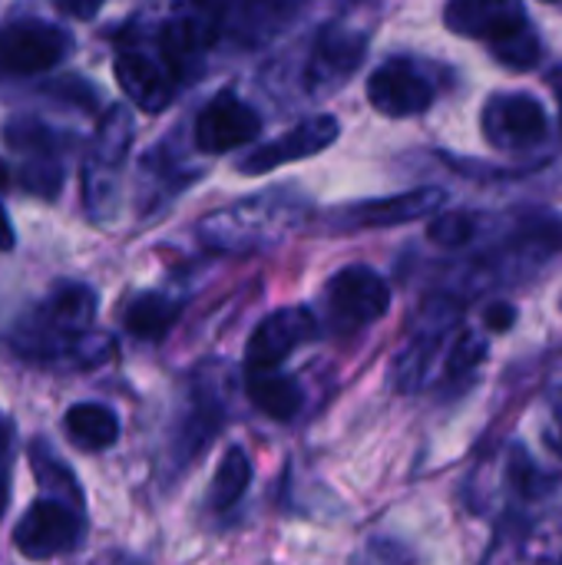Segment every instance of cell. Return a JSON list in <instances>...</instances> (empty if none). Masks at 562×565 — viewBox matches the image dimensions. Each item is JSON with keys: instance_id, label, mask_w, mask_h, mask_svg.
Returning <instances> with one entry per match:
<instances>
[{"instance_id": "obj_1", "label": "cell", "mask_w": 562, "mask_h": 565, "mask_svg": "<svg viewBox=\"0 0 562 565\" xmlns=\"http://www.w3.org/2000/svg\"><path fill=\"white\" fill-rule=\"evenodd\" d=\"M96 308L99 301L89 285L63 281L36 311L13 324L7 344L17 358L60 374L96 371L116 354L113 334L93 331Z\"/></svg>"}, {"instance_id": "obj_2", "label": "cell", "mask_w": 562, "mask_h": 565, "mask_svg": "<svg viewBox=\"0 0 562 565\" xmlns=\"http://www.w3.org/2000/svg\"><path fill=\"white\" fill-rule=\"evenodd\" d=\"M311 215V199L295 185L262 189L242 202H232L205 215L195 228L199 242L219 255H252L275 248L298 232Z\"/></svg>"}, {"instance_id": "obj_3", "label": "cell", "mask_w": 562, "mask_h": 565, "mask_svg": "<svg viewBox=\"0 0 562 565\" xmlns=\"http://www.w3.org/2000/svg\"><path fill=\"white\" fill-rule=\"evenodd\" d=\"M232 417V367L225 361H205L199 364L176 401L166 447H162V473L166 480H179L185 470H192L205 450L215 444V437L225 430Z\"/></svg>"}, {"instance_id": "obj_4", "label": "cell", "mask_w": 562, "mask_h": 565, "mask_svg": "<svg viewBox=\"0 0 562 565\" xmlns=\"http://www.w3.org/2000/svg\"><path fill=\"white\" fill-rule=\"evenodd\" d=\"M562 490V473L533 460L523 444H507L497 460H480L467 477L464 500L477 516H494L497 526L510 520L540 516Z\"/></svg>"}, {"instance_id": "obj_5", "label": "cell", "mask_w": 562, "mask_h": 565, "mask_svg": "<svg viewBox=\"0 0 562 565\" xmlns=\"http://www.w3.org/2000/svg\"><path fill=\"white\" fill-rule=\"evenodd\" d=\"M556 255H562L560 212H553V209H520L507 222L503 238L490 252H484L480 258H474L464 268L460 288H454L450 295H457L464 301L467 295H477V291L527 281L530 275H537Z\"/></svg>"}, {"instance_id": "obj_6", "label": "cell", "mask_w": 562, "mask_h": 565, "mask_svg": "<svg viewBox=\"0 0 562 565\" xmlns=\"http://www.w3.org/2000/svg\"><path fill=\"white\" fill-rule=\"evenodd\" d=\"M444 23L457 36L490 43L494 56L510 70H533L540 63V36L523 0H447Z\"/></svg>"}, {"instance_id": "obj_7", "label": "cell", "mask_w": 562, "mask_h": 565, "mask_svg": "<svg viewBox=\"0 0 562 565\" xmlns=\"http://www.w3.org/2000/svg\"><path fill=\"white\" fill-rule=\"evenodd\" d=\"M460 318H464V301L450 291L431 295L421 305V311L414 315L411 334L394 354L391 371H388V381L397 394H421L434 384V374H441V364L454 334L464 328Z\"/></svg>"}, {"instance_id": "obj_8", "label": "cell", "mask_w": 562, "mask_h": 565, "mask_svg": "<svg viewBox=\"0 0 562 565\" xmlns=\"http://www.w3.org/2000/svg\"><path fill=\"white\" fill-rule=\"evenodd\" d=\"M132 146V116L126 106H113L96 132L93 152L83 166V205L99 225L116 218L119 209V172Z\"/></svg>"}, {"instance_id": "obj_9", "label": "cell", "mask_w": 562, "mask_h": 565, "mask_svg": "<svg viewBox=\"0 0 562 565\" xmlns=\"http://www.w3.org/2000/svg\"><path fill=\"white\" fill-rule=\"evenodd\" d=\"M325 324L338 334H354L378 324L391 311V285L371 265H348L335 271L321 291Z\"/></svg>"}, {"instance_id": "obj_10", "label": "cell", "mask_w": 562, "mask_h": 565, "mask_svg": "<svg viewBox=\"0 0 562 565\" xmlns=\"http://www.w3.org/2000/svg\"><path fill=\"white\" fill-rule=\"evenodd\" d=\"M83 533H86V507L40 497L20 516L13 530V546L23 559L46 563V559L73 553Z\"/></svg>"}, {"instance_id": "obj_11", "label": "cell", "mask_w": 562, "mask_h": 565, "mask_svg": "<svg viewBox=\"0 0 562 565\" xmlns=\"http://www.w3.org/2000/svg\"><path fill=\"white\" fill-rule=\"evenodd\" d=\"M447 202L444 189L421 185L401 195H384V199H368L354 205H341L325 218V228L335 235L348 232H364V228H394V225H411L427 215H437L441 205Z\"/></svg>"}, {"instance_id": "obj_12", "label": "cell", "mask_w": 562, "mask_h": 565, "mask_svg": "<svg viewBox=\"0 0 562 565\" xmlns=\"http://www.w3.org/2000/svg\"><path fill=\"white\" fill-rule=\"evenodd\" d=\"M368 56V33L348 23H328L305 63V89L311 99H328L338 93L364 63Z\"/></svg>"}, {"instance_id": "obj_13", "label": "cell", "mask_w": 562, "mask_h": 565, "mask_svg": "<svg viewBox=\"0 0 562 565\" xmlns=\"http://www.w3.org/2000/svg\"><path fill=\"white\" fill-rule=\"evenodd\" d=\"M480 129L494 149L527 152L547 139L550 116L543 103L530 93H494L480 113Z\"/></svg>"}, {"instance_id": "obj_14", "label": "cell", "mask_w": 562, "mask_h": 565, "mask_svg": "<svg viewBox=\"0 0 562 565\" xmlns=\"http://www.w3.org/2000/svg\"><path fill=\"white\" fill-rule=\"evenodd\" d=\"M434 96H437V83L427 73V66L407 56H391L381 66H374V73L368 76L371 106L394 119L427 113Z\"/></svg>"}, {"instance_id": "obj_15", "label": "cell", "mask_w": 562, "mask_h": 565, "mask_svg": "<svg viewBox=\"0 0 562 565\" xmlns=\"http://www.w3.org/2000/svg\"><path fill=\"white\" fill-rule=\"evenodd\" d=\"M318 334H321V324L311 315V308H301V305L278 308V311L265 315L255 324V331L248 334L245 371H275L288 361V354L311 344Z\"/></svg>"}, {"instance_id": "obj_16", "label": "cell", "mask_w": 562, "mask_h": 565, "mask_svg": "<svg viewBox=\"0 0 562 565\" xmlns=\"http://www.w3.org/2000/svg\"><path fill=\"white\" fill-rule=\"evenodd\" d=\"M480 565H562V516L500 523Z\"/></svg>"}, {"instance_id": "obj_17", "label": "cell", "mask_w": 562, "mask_h": 565, "mask_svg": "<svg viewBox=\"0 0 562 565\" xmlns=\"http://www.w3.org/2000/svg\"><path fill=\"white\" fill-rule=\"evenodd\" d=\"M338 119L321 113V116H311V119H301L298 126H291L288 132L255 146L248 156L238 159V172L242 175H265L278 166H288V162H298V159H311L318 152H325L328 146H335L338 139Z\"/></svg>"}, {"instance_id": "obj_18", "label": "cell", "mask_w": 562, "mask_h": 565, "mask_svg": "<svg viewBox=\"0 0 562 565\" xmlns=\"http://www.w3.org/2000/svg\"><path fill=\"white\" fill-rule=\"evenodd\" d=\"M262 132V116L232 89L215 93L195 116V149L205 156L232 152Z\"/></svg>"}, {"instance_id": "obj_19", "label": "cell", "mask_w": 562, "mask_h": 565, "mask_svg": "<svg viewBox=\"0 0 562 565\" xmlns=\"http://www.w3.org/2000/svg\"><path fill=\"white\" fill-rule=\"evenodd\" d=\"M70 46V33L53 23L13 20L0 30V66L10 73H43L53 70Z\"/></svg>"}, {"instance_id": "obj_20", "label": "cell", "mask_w": 562, "mask_h": 565, "mask_svg": "<svg viewBox=\"0 0 562 565\" xmlns=\"http://www.w3.org/2000/svg\"><path fill=\"white\" fill-rule=\"evenodd\" d=\"M123 93L146 113H162L179 89V76L169 60H156L142 50H123L113 63Z\"/></svg>"}, {"instance_id": "obj_21", "label": "cell", "mask_w": 562, "mask_h": 565, "mask_svg": "<svg viewBox=\"0 0 562 565\" xmlns=\"http://www.w3.org/2000/svg\"><path fill=\"white\" fill-rule=\"evenodd\" d=\"M219 30H222V20L212 3H205V0L182 3L162 26V53H166L169 66L179 73V66L202 56L219 40Z\"/></svg>"}, {"instance_id": "obj_22", "label": "cell", "mask_w": 562, "mask_h": 565, "mask_svg": "<svg viewBox=\"0 0 562 565\" xmlns=\"http://www.w3.org/2000/svg\"><path fill=\"white\" fill-rule=\"evenodd\" d=\"M245 397L258 414H265L275 424L295 420L301 414V407H305L301 384L291 374H285L282 367H275V371H245Z\"/></svg>"}, {"instance_id": "obj_23", "label": "cell", "mask_w": 562, "mask_h": 565, "mask_svg": "<svg viewBox=\"0 0 562 565\" xmlns=\"http://www.w3.org/2000/svg\"><path fill=\"white\" fill-rule=\"evenodd\" d=\"M185 301L169 291H139L123 308V328L139 341H162L179 321Z\"/></svg>"}, {"instance_id": "obj_24", "label": "cell", "mask_w": 562, "mask_h": 565, "mask_svg": "<svg viewBox=\"0 0 562 565\" xmlns=\"http://www.w3.org/2000/svg\"><path fill=\"white\" fill-rule=\"evenodd\" d=\"M63 430H66V437H70L79 450H86V454H103V450H109V447L119 440V417H116V411L106 407V404H89V401H83V404H73V407L63 414Z\"/></svg>"}, {"instance_id": "obj_25", "label": "cell", "mask_w": 562, "mask_h": 565, "mask_svg": "<svg viewBox=\"0 0 562 565\" xmlns=\"http://www.w3.org/2000/svg\"><path fill=\"white\" fill-rule=\"evenodd\" d=\"M252 477H255V470H252V460H248L245 447H229V450H225V457H222V460H219V467H215L212 483H209L205 510H209L212 516H225V513H232V510L242 503V497L248 493Z\"/></svg>"}, {"instance_id": "obj_26", "label": "cell", "mask_w": 562, "mask_h": 565, "mask_svg": "<svg viewBox=\"0 0 562 565\" xmlns=\"http://www.w3.org/2000/svg\"><path fill=\"white\" fill-rule=\"evenodd\" d=\"M30 470H33V477L40 483V497H53V500H66V503H76V507H86L76 473L63 463V457L53 450L50 440L36 437L30 444Z\"/></svg>"}, {"instance_id": "obj_27", "label": "cell", "mask_w": 562, "mask_h": 565, "mask_svg": "<svg viewBox=\"0 0 562 565\" xmlns=\"http://www.w3.org/2000/svg\"><path fill=\"white\" fill-rule=\"evenodd\" d=\"M487 354H490V341H487V334L484 331H477V328H460L457 334H454V341H450V348H447V354H444V364H441V374H437V384L441 387H454V384H467L480 367H484V361H487Z\"/></svg>"}, {"instance_id": "obj_28", "label": "cell", "mask_w": 562, "mask_h": 565, "mask_svg": "<svg viewBox=\"0 0 562 565\" xmlns=\"http://www.w3.org/2000/svg\"><path fill=\"white\" fill-rule=\"evenodd\" d=\"M480 232H484V218L474 212H437L427 225V238L447 252L474 245Z\"/></svg>"}, {"instance_id": "obj_29", "label": "cell", "mask_w": 562, "mask_h": 565, "mask_svg": "<svg viewBox=\"0 0 562 565\" xmlns=\"http://www.w3.org/2000/svg\"><path fill=\"white\" fill-rule=\"evenodd\" d=\"M348 565H417V553L407 540L401 536H388V533H374L368 536Z\"/></svg>"}, {"instance_id": "obj_30", "label": "cell", "mask_w": 562, "mask_h": 565, "mask_svg": "<svg viewBox=\"0 0 562 565\" xmlns=\"http://www.w3.org/2000/svg\"><path fill=\"white\" fill-rule=\"evenodd\" d=\"M7 142L26 156H56L60 142H56V132L50 126H43L40 119H17L7 126Z\"/></svg>"}, {"instance_id": "obj_31", "label": "cell", "mask_w": 562, "mask_h": 565, "mask_svg": "<svg viewBox=\"0 0 562 565\" xmlns=\"http://www.w3.org/2000/svg\"><path fill=\"white\" fill-rule=\"evenodd\" d=\"M20 185L40 199H56L63 185V166L56 156H30L26 166L20 169Z\"/></svg>"}, {"instance_id": "obj_32", "label": "cell", "mask_w": 562, "mask_h": 565, "mask_svg": "<svg viewBox=\"0 0 562 565\" xmlns=\"http://www.w3.org/2000/svg\"><path fill=\"white\" fill-rule=\"evenodd\" d=\"M543 440H547V447H550L556 457H562V384L560 387H553V391H550V397H547Z\"/></svg>"}, {"instance_id": "obj_33", "label": "cell", "mask_w": 562, "mask_h": 565, "mask_svg": "<svg viewBox=\"0 0 562 565\" xmlns=\"http://www.w3.org/2000/svg\"><path fill=\"white\" fill-rule=\"evenodd\" d=\"M513 324H517V308H513L510 301H490V305L484 308V328H487V331L503 334V331H510Z\"/></svg>"}, {"instance_id": "obj_34", "label": "cell", "mask_w": 562, "mask_h": 565, "mask_svg": "<svg viewBox=\"0 0 562 565\" xmlns=\"http://www.w3.org/2000/svg\"><path fill=\"white\" fill-rule=\"evenodd\" d=\"M103 0H63V10L73 13L76 20H93L99 13Z\"/></svg>"}, {"instance_id": "obj_35", "label": "cell", "mask_w": 562, "mask_h": 565, "mask_svg": "<svg viewBox=\"0 0 562 565\" xmlns=\"http://www.w3.org/2000/svg\"><path fill=\"white\" fill-rule=\"evenodd\" d=\"M13 245H17V232H13V225L7 218V209L0 202V252H10Z\"/></svg>"}, {"instance_id": "obj_36", "label": "cell", "mask_w": 562, "mask_h": 565, "mask_svg": "<svg viewBox=\"0 0 562 565\" xmlns=\"http://www.w3.org/2000/svg\"><path fill=\"white\" fill-rule=\"evenodd\" d=\"M7 507H10V467H7V460H0V520L7 513Z\"/></svg>"}, {"instance_id": "obj_37", "label": "cell", "mask_w": 562, "mask_h": 565, "mask_svg": "<svg viewBox=\"0 0 562 565\" xmlns=\"http://www.w3.org/2000/svg\"><path fill=\"white\" fill-rule=\"evenodd\" d=\"M10 444H13V424H10L7 414H0V460H7Z\"/></svg>"}, {"instance_id": "obj_38", "label": "cell", "mask_w": 562, "mask_h": 565, "mask_svg": "<svg viewBox=\"0 0 562 565\" xmlns=\"http://www.w3.org/2000/svg\"><path fill=\"white\" fill-rule=\"evenodd\" d=\"M3 185H7V166L0 162V189H3Z\"/></svg>"}, {"instance_id": "obj_39", "label": "cell", "mask_w": 562, "mask_h": 565, "mask_svg": "<svg viewBox=\"0 0 562 565\" xmlns=\"http://www.w3.org/2000/svg\"><path fill=\"white\" fill-rule=\"evenodd\" d=\"M560 308H562V298H560Z\"/></svg>"}]
</instances>
